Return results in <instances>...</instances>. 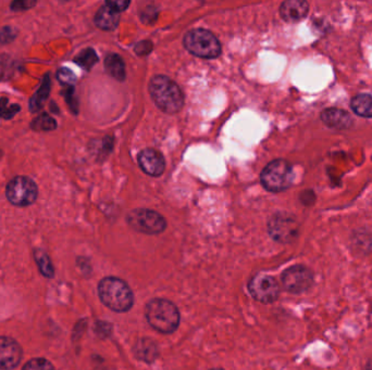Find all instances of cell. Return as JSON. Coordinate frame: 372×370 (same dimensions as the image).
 <instances>
[{
	"label": "cell",
	"instance_id": "1",
	"mask_svg": "<svg viewBox=\"0 0 372 370\" xmlns=\"http://www.w3.org/2000/svg\"><path fill=\"white\" fill-rule=\"evenodd\" d=\"M150 92L155 105L169 114L176 113L184 105V96L176 82L167 76H154L150 79Z\"/></svg>",
	"mask_w": 372,
	"mask_h": 370
},
{
	"label": "cell",
	"instance_id": "2",
	"mask_svg": "<svg viewBox=\"0 0 372 370\" xmlns=\"http://www.w3.org/2000/svg\"><path fill=\"white\" fill-rule=\"evenodd\" d=\"M100 300L108 308L124 313L133 306L134 297L126 282L115 277L102 279L98 284Z\"/></svg>",
	"mask_w": 372,
	"mask_h": 370
},
{
	"label": "cell",
	"instance_id": "3",
	"mask_svg": "<svg viewBox=\"0 0 372 370\" xmlns=\"http://www.w3.org/2000/svg\"><path fill=\"white\" fill-rule=\"evenodd\" d=\"M145 315L150 326L161 334H172L178 329L180 323L178 308L165 299H154L150 301L147 304Z\"/></svg>",
	"mask_w": 372,
	"mask_h": 370
},
{
	"label": "cell",
	"instance_id": "4",
	"mask_svg": "<svg viewBox=\"0 0 372 370\" xmlns=\"http://www.w3.org/2000/svg\"><path fill=\"white\" fill-rule=\"evenodd\" d=\"M184 47L196 57L215 59L221 53V44L217 37L204 29H191L184 37Z\"/></svg>",
	"mask_w": 372,
	"mask_h": 370
},
{
	"label": "cell",
	"instance_id": "5",
	"mask_svg": "<svg viewBox=\"0 0 372 370\" xmlns=\"http://www.w3.org/2000/svg\"><path fill=\"white\" fill-rule=\"evenodd\" d=\"M262 185L271 193H280L293 184V167L286 160H275L270 162L260 175Z\"/></svg>",
	"mask_w": 372,
	"mask_h": 370
},
{
	"label": "cell",
	"instance_id": "6",
	"mask_svg": "<svg viewBox=\"0 0 372 370\" xmlns=\"http://www.w3.org/2000/svg\"><path fill=\"white\" fill-rule=\"evenodd\" d=\"M128 223L137 232L147 235H157L167 227V222L163 215L157 212L147 209H137L128 215Z\"/></svg>",
	"mask_w": 372,
	"mask_h": 370
},
{
	"label": "cell",
	"instance_id": "7",
	"mask_svg": "<svg viewBox=\"0 0 372 370\" xmlns=\"http://www.w3.org/2000/svg\"><path fill=\"white\" fill-rule=\"evenodd\" d=\"M271 238L280 243H290L299 235V224L294 217L286 213L273 215L268 224Z\"/></svg>",
	"mask_w": 372,
	"mask_h": 370
},
{
	"label": "cell",
	"instance_id": "8",
	"mask_svg": "<svg viewBox=\"0 0 372 370\" xmlns=\"http://www.w3.org/2000/svg\"><path fill=\"white\" fill-rule=\"evenodd\" d=\"M36 184L24 176L14 178L7 187V198L14 206H30L36 200Z\"/></svg>",
	"mask_w": 372,
	"mask_h": 370
},
{
	"label": "cell",
	"instance_id": "9",
	"mask_svg": "<svg viewBox=\"0 0 372 370\" xmlns=\"http://www.w3.org/2000/svg\"><path fill=\"white\" fill-rule=\"evenodd\" d=\"M249 293L258 302H275L280 295V287L273 277L269 275H255L248 282Z\"/></svg>",
	"mask_w": 372,
	"mask_h": 370
},
{
	"label": "cell",
	"instance_id": "10",
	"mask_svg": "<svg viewBox=\"0 0 372 370\" xmlns=\"http://www.w3.org/2000/svg\"><path fill=\"white\" fill-rule=\"evenodd\" d=\"M314 275L308 267L304 265L292 266L282 275V284L286 291L291 293H303L312 286Z\"/></svg>",
	"mask_w": 372,
	"mask_h": 370
},
{
	"label": "cell",
	"instance_id": "11",
	"mask_svg": "<svg viewBox=\"0 0 372 370\" xmlns=\"http://www.w3.org/2000/svg\"><path fill=\"white\" fill-rule=\"evenodd\" d=\"M22 358V349L18 342L8 336H0V369H14Z\"/></svg>",
	"mask_w": 372,
	"mask_h": 370
},
{
	"label": "cell",
	"instance_id": "12",
	"mask_svg": "<svg viewBox=\"0 0 372 370\" xmlns=\"http://www.w3.org/2000/svg\"><path fill=\"white\" fill-rule=\"evenodd\" d=\"M137 161L141 169L152 177H158L165 171V163L163 154L154 149H145L139 152Z\"/></svg>",
	"mask_w": 372,
	"mask_h": 370
},
{
	"label": "cell",
	"instance_id": "13",
	"mask_svg": "<svg viewBox=\"0 0 372 370\" xmlns=\"http://www.w3.org/2000/svg\"><path fill=\"white\" fill-rule=\"evenodd\" d=\"M320 118L328 127L338 130V131L349 130L353 125V119L351 115L344 110L338 109V108L323 110Z\"/></svg>",
	"mask_w": 372,
	"mask_h": 370
},
{
	"label": "cell",
	"instance_id": "14",
	"mask_svg": "<svg viewBox=\"0 0 372 370\" xmlns=\"http://www.w3.org/2000/svg\"><path fill=\"white\" fill-rule=\"evenodd\" d=\"M310 12V3L304 0H286L280 7V14L286 22H299Z\"/></svg>",
	"mask_w": 372,
	"mask_h": 370
},
{
	"label": "cell",
	"instance_id": "15",
	"mask_svg": "<svg viewBox=\"0 0 372 370\" xmlns=\"http://www.w3.org/2000/svg\"><path fill=\"white\" fill-rule=\"evenodd\" d=\"M120 14L111 9L109 5H106L98 10L95 16V23L100 29L105 31H113L118 27Z\"/></svg>",
	"mask_w": 372,
	"mask_h": 370
},
{
	"label": "cell",
	"instance_id": "16",
	"mask_svg": "<svg viewBox=\"0 0 372 370\" xmlns=\"http://www.w3.org/2000/svg\"><path fill=\"white\" fill-rule=\"evenodd\" d=\"M134 353L139 360L147 362H154L159 354L155 342L150 339H146V338L137 342V345L134 347Z\"/></svg>",
	"mask_w": 372,
	"mask_h": 370
},
{
	"label": "cell",
	"instance_id": "17",
	"mask_svg": "<svg viewBox=\"0 0 372 370\" xmlns=\"http://www.w3.org/2000/svg\"><path fill=\"white\" fill-rule=\"evenodd\" d=\"M105 68L113 79L118 81L126 79V66L120 56L109 53L105 59Z\"/></svg>",
	"mask_w": 372,
	"mask_h": 370
},
{
	"label": "cell",
	"instance_id": "18",
	"mask_svg": "<svg viewBox=\"0 0 372 370\" xmlns=\"http://www.w3.org/2000/svg\"><path fill=\"white\" fill-rule=\"evenodd\" d=\"M351 108L354 113L366 119L372 118V96L371 95H357L351 102Z\"/></svg>",
	"mask_w": 372,
	"mask_h": 370
},
{
	"label": "cell",
	"instance_id": "19",
	"mask_svg": "<svg viewBox=\"0 0 372 370\" xmlns=\"http://www.w3.org/2000/svg\"><path fill=\"white\" fill-rule=\"evenodd\" d=\"M98 57L93 49L83 50L78 57L75 58V62L82 68L91 70L97 63Z\"/></svg>",
	"mask_w": 372,
	"mask_h": 370
},
{
	"label": "cell",
	"instance_id": "20",
	"mask_svg": "<svg viewBox=\"0 0 372 370\" xmlns=\"http://www.w3.org/2000/svg\"><path fill=\"white\" fill-rule=\"evenodd\" d=\"M35 258H36L37 264H38L42 274L46 277H53L54 269L53 265L50 263L49 258L43 251H36L35 252Z\"/></svg>",
	"mask_w": 372,
	"mask_h": 370
},
{
	"label": "cell",
	"instance_id": "21",
	"mask_svg": "<svg viewBox=\"0 0 372 370\" xmlns=\"http://www.w3.org/2000/svg\"><path fill=\"white\" fill-rule=\"evenodd\" d=\"M14 71V62L10 58L0 57V79H8Z\"/></svg>",
	"mask_w": 372,
	"mask_h": 370
},
{
	"label": "cell",
	"instance_id": "22",
	"mask_svg": "<svg viewBox=\"0 0 372 370\" xmlns=\"http://www.w3.org/2000/svg\"><path fill=\"white\" fill-rule=\"evenodd\" d=\"M23 370H54V367L47 360L34 358L25 364Z\"/></svg>",
	"mask_w": 372,
	"mask_h": 370
},
{
	"label": "cell",
	"instance_id": "23",
	"mask_svg": "<svg viewBox=\"0 0 372 370\" xmlns=\"http://www.w3.org/2000/svg\"><path fill=\"white\" fill-rule=\"evenodd\" d=\"M34 125L36 130H43V131H51L57 126L55 121L47 115H42L40 118L37 119L34 122Z\"/></svg>",
	"mask_w": 372,
	"mask_h": 370
},
{
	"label": "cell",
	"instance_id": "24",
	"mask_svg": "<svg viewBox=\"0 0 372 370\" xmlns=\"http://www.w3.org/2000/svg\"><path fill=\"white\" fill-rule=\"evenodd\" d=\"M58 79L61 83L66 84V85H72L76 81L73 72L68 70V69H61L59 73H58Z\"/></svg>",
	"mask_w": 372,
	"mask_h": 370
},
{
	"label": "cell",
	"instance_id": "25",
	"mask_svg": "<svg viewBox=\"0 0 372 370\" xmlns=\"http://www.w3.org/2000/svg\"><path fill=\"white\" fill-rule=\"evenodd\" d=\"M152 44L148 40H145V42H139V44L135 46V51H137V55L139 56H146L148 53H152Z\"/></svg>",
	"mask_w": 372,
	"mask_h": 370
},
{
	"label": "cell",
	"instance_id": "26",
	"mask_svg": "<svg viewBox=\"0 0 372 370\" xmlns=\"http://www.w3.org/2000/svg\"><path fill=\"white\" fill-rule=\"evenodd\" d=\"M106 5H109L111 9L117 11L118 14H121L122 11L126 10L129 7L130 1H122V0H118V1H107Z\"/></svg>",
	"mask_w": 372,
	"mask_h": 370
},
{
	"label": "cell",
	"instance_id": "27",
	"mask_svg": "<svg viewBox=\"0 0 372 370\" xmlns=\"http://www.w3.org/2000/svg\"><path fill=\"white\" fill-rule=\"evenodd\" d=\"M364 370H372V360H368Z\"/></svg>",
	"mask_w": 372,
	"mask_h": 370
},
{
	"label": "cell",
	"instance_id": "28",
	"mask_svg": "<svg viewBox=\"0 0 372 370\" xmlns=\"http://www.w3.org/2000/svg\"><path fill=\"white\" fill-rule=\"evenodd\" d=\"M210 370H223V369H219V368H217V369H210Z\"/></svg>",
	"mask_w": 372,
	"mask_h": 370
}]
</instances>
